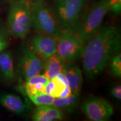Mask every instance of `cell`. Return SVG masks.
<instances>
[{
    "mask_svg": "<svg viewBox=\"0 0 121 121\" xmlns=\"http://www.w3.org/2000/svg\"><path fill=\"white\" fill-rule=\"evenodd\" d=\"M121 47L119 29L112 25L101 27L85 44L81 57L85 76L91 80L97 78Z\"/></svg>",
    "mask_w": 121,
    "mask_h": 121,
    "instance_id": "obj_1",
    "label": "cell"
},
{
    "mask_svg": "<svg viewBox=\"0 0 121 121\" xmlns=\"http://www.w3.org/2000/svg\"><path fill=\"white\" fill-rule=\"evenodd\" d=\"M32 26L30 3L28 0H11L7 15L9 32L14 37L24 39Z\"/></svg>",
    "mask_w": 121,
    "mask_h": 121,
    "instance_id": "obj_2",
    "label": "cell"
},
{
    "mask_svg": "<svg viewBox=\"0 0 121 121\" xmlns=\"http://www.w3.org/2000/svg\"><path fill=\"white\" fill-rule=\"evenodd\" d=\"M88 0H54L53 11L63 31H75Z\"/></svg>",
    "mask_w": 121,
    "mask_h": 121,
    "instance_id": "obj_3",
    "label": "cell"
},
{
    "mask_svg": "<svg viewBox=\"0 0 121 121\" xmlns=\"http://www.w3.org/2000/svg\"><path fill=\"white\" fill-rule=\"evenodd\" d=\"M109 11L107 0H98L82 16L75 32L86 43L99 31L106 15Z\"/></svg>",
    "mask_w": 121,
    "mask_h": 121,
    "instance_id": "obj_4",
    "label": "cell"
},
{
    "mask_svg": "<svg viewBox=\"0 0 121 121\" xmlns=\"http://www.w3.org/2000/svg\"><path fill=\"white\" fill-rule=\"evenodd\" d=\"M30 7L35 29L56 38L62 32L53 11L45 0H33Z\"/></svg>",
    "mask_w": 121,
    "mask_h": 121,
    "instance_id": "obj_5",
    "label": "cell"
},
{
    "mask_svg": "<svg viewBox=\"0 0 121 121\" xmlns=\"http://www.w3.org/2000/svg\"><path fill=\"white\" fill-rule=\"evenodd\" d=\"M56 54L65 62H72L82 56L85 43L75 31H62L57 37Z\"/></svg>",
    "mask_w": 121,
    "mask_h": 121,
    "instance_id": "obj_6",
    "label": "cell"
},
{
    "mask_svg": "<svg viewBox=\"0 0 121 121\" xmlns=\"http://www.w3.org/2000/svg\"><path fill=\"white\" fill-rule=\"evenodd\" d=\"M81 109L87 118L93 121H106L114 113L112 105L107 100L98 96L87 98L81 105Z\"/></svg>",
    "mask_w": 121,
    "mask_h": 121,
    "instance_id": "obj_7",
    "label": "cell"
},
{
    "mask_svg": "<svg viewBox=\"0 0 121 121\" xmlns=\"http://www.w3.org/2000/svg\"><path fill=\"white\" fill-rule=\"evenodd\" d=\"M44 66V62L32 49H23L18 61V71L24 80L40 74Z\"/></svg>",
    "mask_w": 121,
    "mask_h": 121,
    "instance_id": "obj_8",
    "label": "cell"
},
{
    "mask_svg": "<svg viewBox=\"0 0 121 121\" xmlns=\"http://www.w3.org/2000/svg\"><path fill=\"white\" fill-rule=\"evenodd\" d=\"M54 38L48 35L35 36L31 40L32 51L37 56L44 60L56 54L57 42Z\"/></svg>",
    "mask_w": 121,
    "mask_h": 121,
    "instance_id": "obj_9",
    "label": "cell"
},
{
    "mask_svg": "<svg viewBox=\"0 0 121 121\" xmlns=\"http://www.w3.org/2000/svg\"><path fill=\"white\" fill-rule=\"evenodd\" d=\"M0 104L17 115L25 114L30 109V106L19 96L11 93H0Z\"/></svg>",
    "mask_w": 121,
    "mask_h": 121,
    "instance_id": "obj_10",
    "label": "cell"
},
{
    "mask_svg": "<svg viewBox=\"0 0 121 121\" xmlns=\"http://www.w3.org/2000/svg\"><path fill=\"white\" fill-rule=\"evenodd\" d=\"M62 72L67 78L72 94L80 95L82 84V74L80 68L76 65L65 63Z\"/></svg>",
    "mask_w": 121,
    "mask_h": 121,
    "instance_id": "obj_11",
    "label": "cell"
},
{
    "mask_svg": "<svg viewBox=\"0 0 121 121\" xmlns=\"http://www.w3.org/2000/svg\"><path fill=\"white\" fill-rule=\"evenodd\" d=\"M0 76L7 82H11L15 78L13 56L10 51L4 50L0 53Z\"/></svg>",
    "mask_w": 121,
    "mask_h": 121,
    "instance_id": "obj_12",
    "label": "cell"
},
{
    "mask_svg": "<svg viewBox=\"0 0 121 121\" xmlns=\"http://www.w3.org/2000/svg\"><path fill=\"white\" fill-rule=\"evenodd\" d=\"M63 118V113L60 109L52 105L38 106L32 114L34 121H53Z\"/></svg>",
    "mask_w": 121,
    "mask_h": 121,
    "instance_id": "obj_13",
    "label": "cell"
},
{
    "mask_svg": "<svg viewBox=\"0 0 121 121\" xmlns=\"http://www.w3.org/2000/svg\"><path fill=\"white\" fill-rule=\"evenodd\" d=\"M65 62L62 60L57 54L45 59L44 66V75L48 78L51 80L59 73L62 72Z\"/></svg>",
    "mask_w": 121,
    "mask_h": 121,
    "instance_id": "obj_14",
    "label": "cell"
},
{
    "mask_svg": "<svg viewBox=\"0 0 121 121\" xmlns=\"http://www.w3.org/2000/svg\"><path fill=\"white\" fill-rule=\"evenodd\" d=\"M80 99V95L72 94L67 98H55L52 105L60 109L72 112L75 109Z\"/></svg>",
    "mask_w": 121,
    "mask_h": 121,
    "instance_id": "obj_15",
    "label": "cell"
},
{
    "mask_svg": "<svg viewBox=\"0 0 121 121\" xmlns=\"http://www.w3.org/2000/svg\"><path fill=\"white\" fill-rule=\"evenodd\" d=\"M66 86L54 78L49 80L45 85V93L52 95L54 98H58L62 91Z\"/></svg>",
    "mask_w": 121,
    "mask_h": 121,
    "instance_id": "obj_16",
    "label": "cell"
},
{
    "mask_svg": "<svg viewBox=\"0 0 121 121\" xmlns=\"http://www.w3.org/2000/svg\"><path fill=\"white\" fill-rule=\"evenodd\" d=\"M31 102L37 106L52 105L55 98L46 93L28 96Z\"/></svg>",
    "mask_w": 121,
    "mask_h": 121,
    "instance_id": "obj_17",
    "label": "cell"
},
{
    "mask_svg": "<svg viewBox=\"0 0 121 121\" xmlns=\"http://www.w3.org/2000/svg\"><path fill=\"white\" fill-rule=\"evenodd\" d=\"M110 71L113 76L117 78L121 77V54L116 53L112 57L110 62Z\"/></svg>",
    "mask_w": 121,
    "mask_h": 121,
    "instance_id": "obj_18",
    "label": "cell"
},
{
    "mask_svg": "<svg viewBox=\"0 0 121 121\" xmlns=\"http://www.w3.org/2000/svg\"><path fill=\"white\" fill-rule=\"evenodd\" d=\"M24 90L28 96L45 93V85L42 84L34 85L25 84Z\"/></svg>",
    "mask_w": 121,
    "mask_h": 121,
    "instance_id": "obj_19",
    "label": "cell"
},
{
    "mask_svg": "<svg viewBox=\"0 0 121 121\" xmlns=\"http://www.w3.org/2000/svg\"><path fill=\"white\" fill-rule=\"evenodd\" d=\"M9 32L8 29L4 26H0V53L9 46L10 43Z\"/></svg>",
    "mask_w": 121,
    "mask_h": 121,
    "instance_id": "obj_20",
    "label": "cell"
},
{
    "mask_svg": "<svg viewBox=\"0 0 121 121\" xmlns=\"http://www.w3.org/2000/svg\"><path fill=\"white\" fill-rule=\"evenodd\" d=\"M49 80L44 75H37L31 77L28 79L26 80L25 84H42L43 85H46Z\"/></svg>",
    "mask_w": 121,
    "mask_h": 121,
    "instance_id": "obj_21",
    "label": "cell"
},
{
    "mask_svg": "<svg viewBox=\"0 0 121 121\" xmlns=\"http://www.w3.org/2000/svg\"><path fill=\"white\" fill-rule=\"evenodd\" d=\"M110 11L114 15H119L121 11V0H107Z\"/></svg>",
    "mask_w": 121,
    "mask_h": 121,
    "instance_id": "obj_22",
    "label": "cell"
},
{
    "mask_svg": "<svg viewBox=\"0 0 121 121\" xmlns=\"http://www.w3.org/2000/svg\"><path fill=\"white\" fill-rule=\"evenodd\" d=\"M110 95L114 99L121 100V86L120 84H115L111 87L110 90Z\"/></svg>",
    "mask_w": 121,
    "mask_h": 121,
    "instance_id": "obj_23",
    "label": "cell"
},
{
    "mask_svg": "<svg viewBox=\"0 0 121 121\" xmlns=\"http://www.w3.org/2000/svg\"><path fill=\"white\" fill-rule=\"evenodd\" d=\"M73 94L72 93V91L71 90L70 87H69V86H66V87L63 89V90L62 91V92L60 93V96H59L58 98H67L69 97V96L72 95Z\"/></svg>",
    "mask_w": 121,
    "mask_h": 121,
    "instance_id": "obj_24",
    "label": "cell"
},
{
    "mask_svg": "<svg viewBox=\"0 0 121 121\" xmlns=\"http://www.w3.org/2000/svg\"><path fill=\"white\" fill-rule=\"evenodd\" d=\"M56 78H57L60 83H62L65 86H68L69 84H68V81L67 80V78L65 76V74L63 73V72H60L58 75H57L55 77Z\"/></svg>",
    "mask_w": 121,
    "mask_h": 121,
    "instance_id": "obj_25",
    "label": "cell"
}]
</instances>
